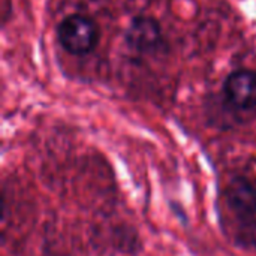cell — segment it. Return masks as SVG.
<instances>
[{
	"label": "cell",
	"mask_w": 256,
	"mask_h": 256,
	"mask_svg": "<svg viewBox=\"0 0 256 256\" xmlns=\"http://www.w3.org/2000/svg\"><path fill=\"white\" fill-rule=\"evenodd\" d=\"M225 207L238 226L237 242L256 246V186L244 176H232L222 190Z\"/></svg>",
	"instance_id": "1"
},
{
	"label": "cell",
	"mask_w": 256,
	"mask_h": 256,
	"mask_svg": "<svg viewBox=\"0 0 256 256\" xmlns=\"http://www.w3.org/2000/svg\"><path fill=\"white\" fill-rule=\"evenodd\" d=\"M62 46L76 56L90 52L99 39V30L94 21L84 15L66 16L57 30Z\"/></svg>",
	"instance_id": "2"
},
{
	"label": "cell",
	"mask_w": 256,
	"mask_h": 256,
	"mask_svg": "<svg viewBox=\"0 0 256 256\" xmlns=\"http://www.w3.org/2000/svg\"><path fill=\"white\" fill-rule=\"evenodd\" d=\"M224 93L237 110L249 111L256 108V72L249 69L232 72L224 84Z\"/></svg>",
	"instance_id": "3"
},
{
	"label": "cell",
	"mask_w": 256,
	"mask_h": 256,
	"mask_svg": "<svg viewBox=\"0 0 256 256\" xmlns=\"http://www.w3.org/2000/svg\"><path fill=\"white\" fill-rule=\"evenodd\" d=\"M126 40L130 48L141 54L152 52L158 50L162 42L160 26L150 16H138L130 22Z\"/></svg>",
	"instance_id": "4"
}]
</instances>
